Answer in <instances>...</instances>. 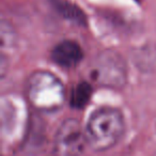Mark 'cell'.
Segmentation results:
<instances>
[{"label":"cell","instance_id":"cell-1","mask_svg":"<svg viewBox=\"0 0 156 156\" xmlns=\"http://www.w3.org/2000/svg\"><path fill=\"white\" fill-rule=\"evenodd\" d=\"M125 122L120 110L112 107H102L95 110L85 127L88 145L96 152L113 147L122 138Z\"/></svg>","mask_w":156,"mask_h":156},{"label":"cell","instance_id":"cell-2","mask_svg":"<svg viewBox=\"0 0 156 156\" xmlns=\"http://www.w3.org/2000/svg\"><path fill=\"white\" fill-rule=\"evenodd\" d=\"M26 95L35 109L50 112L63 105L65 90L56 75L48 71H35L27 80Z\"/></svg>","mask_w":156,"mask_h":156},{"label":"cell","instance_id":"cell-3","mask_svg":"<svg viewBox=\"0 0 156 156\" xmlns=\"http://www.w3.org/2000/svg\"><path fill=\"white\" fill-rule=\"evenodd\" d=\"M88 144L86 130L76 119H66L55 135L52 156H81Z\"/></svg>","mask_w":156,"mask_h":156},{"label":"cell","instance_id":"cell-4","mask_svg":"<svg viewBox=\"0 0 156 156\" xmlns=\"http://www.w3.org/2000/svg\"><path fill=\"white\" fill-rule=\"evenodd\" d=\"M126 66L118 54L107 51L95 61L92 69V78L102 86L120 88L126 81Z\"/></svg>","mask_w":156,"mask_h":156},{"label":"cell","instance_id":"cell-5","mask_svg":"<svg viewBox=\"0 0 156 156\" xmlns=\"http://www.w3.org/2000/svg\"><path fill=\"white\" fill-rule=\"evenodd\" d=\"M83 58L80 45L75 41H62L51 50V60L57 65L64 69L75 67Z\"/></svg>","mask_w":156,"mask_h":156},{"label":"cell","instance_id":"cell-6","mask_svg":"<svg viewBox=\"0 0 156 156\" xmlns=\"http://www.w3.org/2000/svg\"><path fill=\"white\" fill-rule=\"evenodd\" d=\"M52 5L56 11L65 20L78 25L86 24V15L78 7L65 0H52Z\"/></svg>","mask_w":156,"mask_h":156},{"label":"cell","instance_id":"cell-7","mask_svg":"<svg viewBox=\"0 0 156 156\" xmlns=\"http://www.w3.org/2000/svg\"><path fill=\"white\" fill-rule=\"evenodd\" d=\"M92 95V87L90 83L86 81L77 83L72 90L71 98H69V103L73 108L83 109L87 106L90 98Z\"/></svg>","mask_w":156,"mask_h":156}]
</instances>
